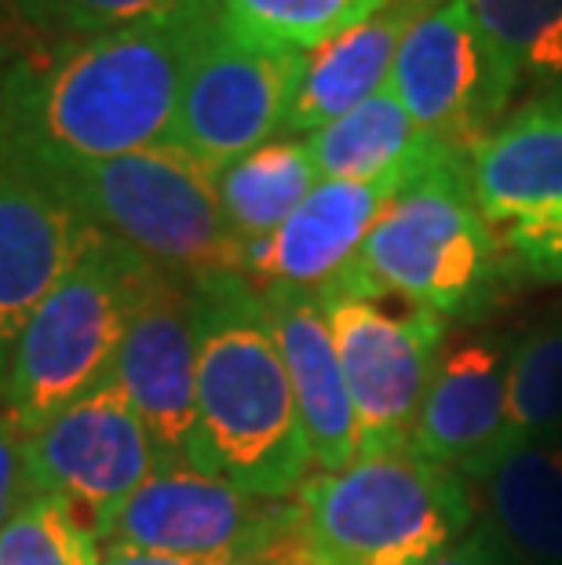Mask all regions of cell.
Returning <instances> with one entry per match:
<instances>
[{"instance_id": "277c9868", "label": "cell", "mask_w": 562, "mask_h": 565, "mask_svg": "<svg viewBox=\"0 0 562 565\" xmlns=\"http://www.w3.org/2000/svg\"><path fill=\"white\" fill-rule=\"evenodd\" d=\"M150 267L139 252L88 226L63 278L33 307L8 351L0 402L22 430L47 424L110 383Z\"/></svg>"}, {"instance_id": "d4e9b609", "label": "cell", "mask_w": 562, "mask_h": 565, "mask_svg": "<svg viewBox=\"0 0 562 565\" xmlns=\"http://www.w3.org/2000/svg\"><path fill=\"white\" fill-rule=\"evenodd\" d=\"M99 555L88 514L52 492L30 497L0 525V565H99Z\"/></svg>"}, {"instance_id": "52a82bcc", "label": "cell", "mask_w": 562, "mask_h": 565, "mask_svg": "<svg viewBox=\"0 0 562 565\" xmlns=\"http://www.w3.org/2000/svg\"><path fill=\"white\" fill-rule=\"evenodd\" d=\"M351 391L362 452L410 445L449 321L432 307L340 274L318 288Z\"/></svg>"}, {"instance_id": "f1b7e54d", "label": "cell", "mask_w": 562, "mask_h": 565, "mask_svg": "<svg viewBox=\"0 0 562 565\" xmlns=\"http://www.w3.org/2000/svg\"><path fill=\"white\" fill-rule=\"evenodd\" d=\"M427 565H505V551L494 540V533H464L457 544L435 555Z\"/></svg>"}, {"instance_id": "44dd1931", "label": "cell", "mask_w": 562, "mask_h": 565, "mask_svg": "<svg viewBox=\"0 0 562 565\" xmlns=\"http://www.w3.org/2000/svg\"><path fill=\"white\" fill-rule=\"evenodd\" d=\"M321 183L307 139L278 136L216 175L226 231L242 248L271 237Z\"/></svg>"}, {"instance_id": "d6986e66", "label": "cell", "mask_w": 562, "mask_h": 565, "mask_svg": "<svg viewBox=\"0 0 562 565\" xmlns=\"http://www.w3.org/2000/svg\"><path fill=\"white\" fill-rule=\"evenodd\" d=\"M315 168L329 183H373L388 175H424L460 153L413 121L391 88L373 95L340 121L307 136Z\"/></svg>"}, {"instance_id": "8fae6325", "label": "cell", "mask_w": 562, "mask_h": 565, "mask_svg": "<svg viewBox=\"0 0 562 565\" xmlns=\"http://www.w3.org/2000/svg\"><path fill=\"white\" fill-rule=\"evenodd\" d=\"M296 77L300 55L259 52L216 22L187 74L169 147L220 175L231 161L282 136Z\"/></svg>"}, {"instance_id": "4fadbf2b", "label": "cell", "mask_w": 562, "mask_h": 565, "mask_svg": "<svg viewBox=\"0 0 562 565\" xmlns=\"http://www.w3.org/2000/svg\"><path fill=\"white\" fill-rule=\"evenodd\" d=\"M30 492L77 503L92 525L161 471V456L117 383H103L22 438Z\"/></svg>"}, {"instance_id": "603a6c76", "label": "cell", "mask_w": 562, "mask_h": 565, "mask_svg": "<svg viewBox=\"0 0 562 565\" xmlns=\"http://www.w3.org/2000/svg\"><path fill=\"white\" fill-rule=\"evenodd\" d=\"M478 30L516 88L562 84V0H471Z\"/></svg>"}, {"instance_id": "f546056e", "label": "cell", "mask_w": 562, "mask_h": 565, "mask_svg": "<svg viewBox=\"0 0 562 565\" xmlns=\"http://www.w3.org/2000/svg\"><path fill=\"white\" fill-rule=\"evenodd\" d=\"M99 565H231L237 555H205V558H183V555H153V551H128V547H99Z\"/></svg>"}, {"instance_id": "7c38bea8", "label": "cell", "mask_w": 562, "mask_h": 565, "mask_svg": "<svg viewBox=\"0 0 562 565\" xmlns=\"http://www.w3.org/2000/svg\"><path fill=\"white\" fill-rule=\"evenodd\" d=\"M110 380L150 430L161 467H198L194 285L147 270Z\"/></svg>"}, {"instance_id": "2e32d148", "label": "cell", "mask_w": 562, "mask_h": 565, "mask_svg": "<svg viewBox=\"0 0 562 565\" xmlns=\"http://www.w3.org/2000/svg\"><path fill=\"white\" fill-rule=\"evenodd\" d=\"M259 296L274 321L315 471H343L362 456V435L326 307L304 288H259Z\"/></svg>"}, {"instance_id": "4316f807", "label": "cell", "mask_w": 562, "mask_h": 565, "mask_svg": "<svg viewBox=\"0 0 562 565\" xmlns=\"http://www.w3.org/2000/svg\"><path fill=\"white\" fill-rule=\"evenodd\" d=\"M22 438H26V430L11 419L4 402H0V525L33 497L26 478V456H22Z\"/></svg>"}, {"instance_id": "83f0119b", "label": "cell", "mask_w": 562, "mask_h": 565, "mask_svg": "<svg viewBox=\"0 0 562 565\" xmlns=\"http://www.w3.org/2000/svg\"><path fill=\"white\" fill-rule=\"evenodd\" d=\"M231 565H318V558L310 555V544L304 536V519H300V525L285 529V533L267 540V544L245 551V555H237Z\"/></svg>"}, {"instance_id": "8992f818", "label": "cell", "mask_w": 562, "mask_h": 565, "mask_svg": "<svg viewBox=\"0 0 562 565\" xmlns=\"http://www.w3.org/2000/svg\"><path fill=\"white\" fill-rule=\"evenodd\" d=\"M343 274L432 307L446 321H478L508 281L478 212L468 158L413 179L369 231Z\"/></svg>"}, {"instance_id": "5bb4252c", "label": "cell", "mask_w": 562, "mask_h": 565, "mask_svg": "<svg viewBox=\"0 0 562 565\" xmlns=\"http://www.w3.org/2000/svg\"><path fill=\"white\" fill-rule=\"evenodd\" d=\"M511 354V332H449L435 354L410 449L483 482L508 456Z\"/></svg>"}, {"instance_id": "9c48e42d", "label": "cell", "mask_w": 562, "mask_h": 565, "mask_svg": "<svg viewBox=\"0 0 562 565\" xmlns=\"http://www.w3.org/2000/svg\"><path fill=\"white\" fill-rule=\"evenodd\" d=\"M300 525L296 497H256L198 467H161L125 503L95 519L99 547L153 555H245Z\"/></svg>"}, {"instance_id": "ac0fdd59", "label": "cell", "mask_w": 562, "mask_h": 565, "mask_svg": "<svg viewBox=\"0 0 562 565\" xmlns=\"http://www.w3.org/2000/svg\"><path fill=\"white\" fill-rule=\"evenodd\" d=\"M435 4L438 0H388L377 15L362 19L315 52H304L282 136L307 139L373 95L388 92L405 33Z\"/></svg>"}, {"instance_id": "30bf717a", "label": "cell", "mask_w": 562, "mask_h": 565, "mask_svg": "<svg viewBox=\"0 0 562 565\" xmlns=\"http://www.w3.org/2000/svg\"><path fill=\"white\" fill-rule=\"evenodd\" d=\"M391 95L427 136L468 158L508 117V103L519 88L489 52L471 0H438L405 33Z\"/></svg>"}, {"instance_id": "7a4b0ae2", "label": "cell", "mask_w": 562, "mask_h": 565, "mask_svg": "<svg viewBox=\"0 0 562 565\" xmlns=\"http://www.w3.org/2000/svg\"><path fill=\"white\" fill-rule=\"evenodd\" d=\"M194 321L198 467L256 497H296L315 460L259 288L245 274L198 281Z\"/></svg>"}, {"instance_id": "ffe728a7", "label": "cell", "mask_w": 562, "mask_h": 565, "mask_svg": "<svg viewBox=\"0 0 562 565\" xmlns=\"http://www.w3.org/2000/svg\"><path fill=\"white\" fill-rule=\"evenodd\" d=\"M497 544L519 565H562V438L522 445L483 478Z\"/></svg>"}, {"instance_id": "5b68a950", "label": "cell", "mask_w": 562, "mask_h": 565, "mask_svg": "<svg viewBox=\"0 0 562 565\" xmlns=\"http://www.w3.org/2000/svg\"><path fill=\"white\" fill-rule=\"evenodd\" d=\"M296 500L318 565H427L471 529L468 478L410 445L315 471Z\"/></svg>"}, {"instance_id": "1f68e13d", "label": "cell", "mask_w": 562, "mask_h": 565, "mask_svg": "<svg viewBox=\"0 0 562 565\" xmlns=\"http://www.w3.org/2000/svg\"><path fill=\"white\" fill-rule=\"evenodd\" d=\"M4 365H8V362L0 358V398H4Z\"/></svg>"}, {"instance_id": "484cf974", "label": "cell", "mask_w": 562, "mask_h": 565, "mask_svg": "<svg viewBox=\"0 0 562 565\" xmlns=\"http://www.w3.org/2000/svg\"><path fill=\"white\" fill-rule=\"evenodd\" d=\"M11 8L33 33V41H70L136 26L147 19L220 8V0H11Z\"/></svg>"}, {"instance_id": "cb8c5ba5", "label": "cell", "mask_w": 562, "mask_h": 565, "mask_svg": "<svg viewBox=\"0 0 562 565\" xmlns=\"http://www.w3.org/2000/svg\"><path fill=\"white\" fill-rule=\"evenodd\" d=\"M562 438V307L516 335L508 452Z\"/></svg>"}, {"instance_id": "6da1fadb", "label": "cell", "mask_w": 562, "mask_h": 565, "mask_svg": "<svg viewBox=\"0 0 562 565\" xmlns=\"http://www.w3.org/2000/svg\"><path fill=\"white\" fill-rule=\"evenodd\" d=\"M220 8L38 41L0 70V150L103 161L169 142L190 66Z\"/></svg>"}, {"instance_id": "3957f363", "label": "cell", "mask_w": 562, "mask_h": 565, "mask_svg": "<svg viewBox=\"0 0 562 565\" xmlns=\"http://www.w3.org/2000/svg\"><path fill=\"white\" fill-rule=\"evenodd\" d=\"M8 158L38 175L81 223L179 281L245 274V248L226 231L216 172L169 142L103 161Z\"/></svg>"}, {"instance_id": "7402d4cb", "label": "cell", "mask_w": 562, "mask_h": 565, "mask_svg": "<svg viewBox=\"0 0 562 565\" xmlns=\"http://www.w3.org/2000/svg\"><path fill=\"white\" fill-rule=\"evenodd\" d=\"M388 0H220V26L259 52H315Z\"/></svg>"}, {"instance_id": "9a60e30c", "label": "cell", "mask_w": 562, "mask_h": 565, "mask_svg": "<svg viewBox=\"0 0 562 565\" xmlns=\"http://www.w3.org/2000/svg\"><path fill=\"white\" fill-rule=\"evenodd\" d=\"M421 175H388L373 183L321 179L271 237L245 248V278L256 288H304L318 292L340 278L362 252L369 231L388 204Z\"/></svg>"}, {"instance_id": "4dcf8cb0", "label": "cell", "mask_w": 562, "mask_h": 565, "mask_svg": "<svg viewBox=\"0 0 562 565\" xmlns=\"http://www.w3.org/2000/svg\"><path fill=\"white\" fill-rule=\"evenodd\" d=\"M33 33L22 26V19L15 15V8H11V0H0V63H11L15 55H22L26 47H33Z\"/></svg>"}, {"instance_id": "e0dca14e", "label": "cell", "mask_w": 562, "mask_h": 565, "mask_svg": "<svg viewBox=\"0 0 562 565\" xmlns=\"http://www.w3.org/2000/svg\"><path fill=\"white\" fill-rule=\"evenodd\" d=\"M85 231L88 223H81L38 175L0 153V358L4 362L33 307L63 278Z\"/></svg>"}, {"instance_id": "ba28073f", "label": "cell", "mask_w": 562, "mask_h": 565, "mask_svg": "<svg viewBox=\"0 0 562 565\" xmlns=\"http://www.w3.org/2000/svg\"><path fill=\"white\" fill-rule=\"evenodd\" d=\"M468 175L508 278L562 285V99L508 114L468 153Z\"/></svg>"}]
</instances>
